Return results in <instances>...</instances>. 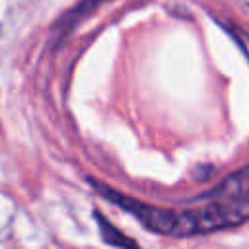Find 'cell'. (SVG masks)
<instances>
[{"mask_svg": "<svg viewBox=\"0 0 249 249\" xmlns=\"http://www.w3.org/2000/svg\"><path fill=\"white\" fill-rule=\"evenodd\" d=\"M228 31H230V35L233 37V41L237 43V47L241 49V53L245 54V58L249 60V35H247L243 29L231 27V25H228Z\"/></svg>", "mask_w": 249, "mask_h": 249, "instance_id": "277c9868", "label": "cell"}, {"mask_svg": "<svg viewBox=\"0 0 249 249\" xmlns=\"http://www.w3.org/2000/svg\"><path fill=\"white\" fill-rule=\"evenodd\" d=\"M249 195V165L231 173L224 183H220L216 189L210 193L200 195L196 200H206V198H228V196H247Z\"/></svg>", "mask_w": 249, "mask_h": 249, "instance_id": "7a4b0ae2", "label": "cell"}, {"mask_svg": "<svg viewBox=\"0 0 249 249\" xmlns=\"http://www.w3.org/2000/svg\"><path fill=\"white\" fill-rule=\"evenodd\" d=\"M95 220L99 224V233H101V237H103L105 243H109L113 247H119V249H138V245L134 243V239H130L121 230H117L105 216L95 214Z\"/></svg>", "mask_w": 249, "mask_h": 249, "instance_id": "3957f363", "label": "cell"}, {"mask_svg": "<svg viewBox=\"0 0 249 249\" xmlns=\"http://www.w3.org/2000/svg\"><path fill=\"white\" fill-rule=\"evenodd\" d=\"M249 220V195L216 198L204 208L173 212L165 210L163 235H198L239 226Z\"/></svg>", "mask_w": 249, "mask_h": 249, "instance_id": "6da1fadb", "label": "cell"}, {"mask_svg": "<svg viewBox=\"0 0 249 249\" xmlns=\"http://www.w3.org/2000/svg\"><path fill=\"white\" fill-rule=\"evenodd\" d=\"M99 2H105V0H84V2H80V4L76 6V10L72 12V16H82V14L89 12V10H93Z\"/></svg>", "mask_w": 249, "mask_h": 249, "instance_id": "5b68a950", "label": "cell"}]
</instances>
